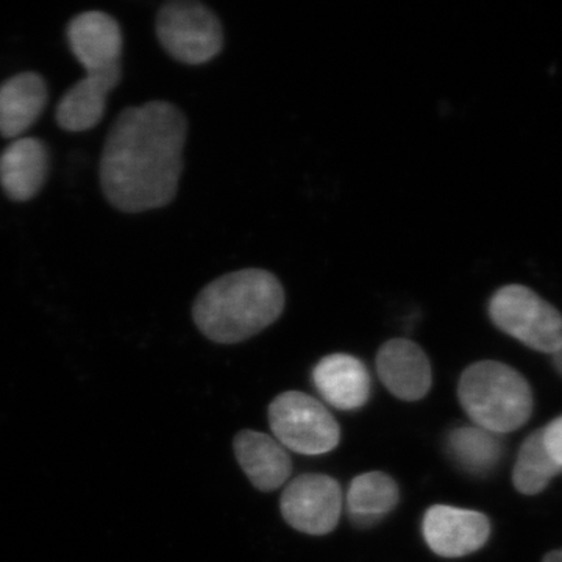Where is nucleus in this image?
<instances>
[{"mask_svg":"<svg viewBox=\"0 0 562 562\" xmlns=\"http://www.w3.org/2000/svg\"><path fill=\"white\" fill-rule=\"evenodd\" d=\"M492 324L528 349L553 355L562 344V314L524 284H506L492 294Z\"/></svg>","mask_w":562,"mask_h":562,"instance_id":"nucleus-4","label":"nucleus"},{"mask_svg":"<svg viewBox=\"0 0 562 562\" xmlns=\"http://www.w3.org/2000/svg\"><path fill=\"white\" fill-rule=\"evenodd\" d=\"M562 468L550 457L543 443L542 428L525 438L513 469V484L524 495H538L561 475Z\"/></svg>","mask_w":562,"mask_h":562,"instance_id":"nucleus-18","label":"nucleus"},{"mask_svg":"<svg viewBox=\"0 0 562 562\" xmlns=\"http://www.w3.org/2000/svg\"><path fill=\"white\" fill-rule=\"evenodd\" d=\"M447 450L462 471L471 475H486L501 462L503 442L494 432L483 430L476 425H465L450 431Z\"/></svg>","mask_w":562,"mask_h":562,"instance_id":"nucleus-17","label":"nucleus"},{"mask_svg":"<svg viewBox=\"0 0 562 562\" xmlns=\"http://www.w3.org/2000/svg\"><path fill=\"white\" fill-rule=\"evenodd\" d=\"M188 124L169 102L122 111L106 135L101 184L106 201L124 213L168 205L179 190Z\"/></svg>","mask_w":562,"mask_h":562,"instance_id":"nucleus-1","label":"nucleus"},{"mask_svg":"<svg viewBox=\"0 0 562 562\" xmlns=\"http://www.w3.org/2000/svg\"><path fill=\"white\" fill-rule=\"evenodd\" d=\"M49 172V151L36 138H20L0 155V187L14 202L32 201Z\"/></svg>","mask_w":562,"mask_h":562,"instance_id":"nucleus-14","label":"nucleus"},{"mask_svg":"<svg viewBox=\"0 0 562 562\" xmlns=\"http://www.w3.org/2000/svg\"><path fill=\"white\" fill-rule=\"evenodd\" d=\"M69 49L87 74L121 65L122 32L120 24L103 11H85L66 29Z\"/></svg>","mask_w":562,"mask_h":562,"instance_id":"nucleus-10","label":"nucleus"},{"mask_svg":"<svg viewBox=\"0 0 562 562\" xmlns=\"http://www.w3.org/2000/svg\"><path fill=\"white\" fill-rule=\"evenodd\" d=\"M269 425L277 441L295 453H328L341 441V428L331 413L312 395L299 391L273 398Z\"/></svg>","mask_w":562,"mask_h":562,"instance_id":"nucleus-5","label":"nucleus"},{"mask_svg":"<svg viewBox=\"0 0 562 562\" xmlns=\"http://www.w3.org/2000/svg\"><path fill=\"white\" fill-rule=\"evenodd\" d=\"M425 542L442 558H462L479 552L491 536V522L483 513L457 506L435 505L422 522Z\"/></svg>","mask_w":562,"mask_h":562,"instance_id":"nucleus-8","label":"nucleus"},{"mask_svg":"<svg viewBox=\"0 0 562 562\" xmlns=\"http://www.w3.org/2000/svg\"><path fill=\"white\" fill-rule=\"evenodd\" d=\"M157 36L172 58L187 65L213 60L224 46L222 25L198 2H169L157 16Z\"/></svg>","mask_w":562,"mask_h":562,"instance_id":"nucleus-6","label":"nucleus"},{"mask_svg":"<svg viewBox=\"0 0 562 562\" xmlns=\"http://www.w3.org/2000/svg\"><path fill=\"white\" fill-rule=\"evenodd\" d=\"M313 383L324 401L341 412L360 409L371 397V373L349 353L322 358L314 368Z\"/></svg>","mask_w":562,"mask_h":562,"instance_id":"nucleus-12","label":"nucleus"},{"mask_svg":"<svg viewBox=\"0 0 562 562\" xmlns=\"http://www.w3.org/2000/svg\"><path fill=\"white\" fill-rule=\"evenodd\" d=\"M401 502V491L392 476L368 472L355 476L347 492V512L355 527L371 528Z\"/></svg>","mask_w":562,"mask_h":562,"instance_id":"nucleus-16","label":"nucleus"},{"mask_svg":"<svg viewBox=\"0 0 562 562\" xmlns=\"http://www.w3.org/2000/svg\"><path fill=\"white\" fill-rule=\"evenodd\" d=\"M553 368L557 369V372L562 376V344L560 349L554 351L552 355Z\"/></svg>","mask_w":562,"mask_h":562,"instance_id":"nucleus-20","label":"nucleus"},{"mask_svg":"<svg viewBox=\"0 0 562 562\" xmlns=\"http://www.w3.org/2000/svg\"><path fill=\"white\" fill-rule=\"evenodd\" d=\"M47 85L36 72H22L0 85V135L20 139L46 109Z\"/></svg>","mask_w":562,"mask_h":562,"instance_id":"nucleus-15","label":"nucleus"},{"mask_svg":"<svg viewBox=\"0 0 562 562\" xmlns=\"http://www.w3.org/2000/svg\"><path fill=\"white\" fill-rule=\"evenodd\" d=\"M543 443L550 457L562 468V416L557 417L542 428Z\"/></svg>","mask_w":562,"mask_h":562,"instance_id":"nucleus-19","label":"nucleus"},{"mask_svg":"<svg viewBox=\"0 0 562 562\" xmlns=\"http://www.w3.org/2000/svg\"><path fill=\"white\" fill-rule=\"evenodd\" d=\"M122 79V65L90 72L66 91L58 102L55 117L66 132L91 131L102 121L106 98Z\"/></svg>","mask_w":562,"mask_h":562,"instance_id":"nucleus-11","label":"nucleus"},{"mask_svg":"<svg viewBox=\"0 0 562 562\" xmlns=\"http://www.w3.org/2000/svg\"><path fill=\"white\" fill-rule=\"evenodd\" d=\"M458 398L473 424L506 435L530 420L535 397L522 373L501 361H479L462 372Z\"/></svg>","mask_w":562,"mask_h":562,"instance_id":"nucleus-3","label":"nucleus"},{"mask_svg":"<svg viewBox=\"0 0 562 562\" xmlns=\"http://www.w3.org/2000/svg\"><path fill=\"white\" fill-rule=\"evenodd\" d=\"M280 509L294 530L312 536L328 535L341 517V486L331 476L305 473L288 484L281 494Z\"/></svg>","mask_w":562,"mask_h":562,"instance_id":"nucleus-7","label":"nucleus"},{"mask_svg":"<svg viewBox=\"0 0 562 562\" xmlns=\"http://www.w3.org/2000/svg\"><path fill=\"white\" fill-rule=\"evenodd\" d=\"M542 562H562V547L561 549L553 550L543 557Z\"/></svg>","mask_w":562,"mask_h":562,"instance_id":"nucleus-21","label":"nucleus"},{"mask_svg":"<svg viewBox=\"0 0 562 562\" xmlns=\"http://www.w3.org/2000/svg\"><path fill=\"white\" fill-rule=\"evenodd\" d=\"M284 291L273 273L244 269L203 288L192 306L199 330L217 344L246 341L279 319Z\"/></svg>","mask_w":562,"mask_h":562,"instance_id":"nucleus-2","label":"nucleus"},{"mask_svg":"<svg viewBox=\"0 0 562 562\" xmlns=\"http://www.w3.org/2000/svg\"><path fill=\"white\" fill-rule=\"evenodd\" d=\"M376 372L394 397L422 401L431 390L432 372L427 353L409 339H391L376 353Z\"/></svg>","mask_w":562,"mask_h":562,"instance_id":"nucleus-9","label":"nucleus"},{"mask_svg":"<svg viewBox=\"0 0 562 562\" xmlns=\"http://www.w3.org/2000/svg\"><path fill=\"white\" fill-rule=\"evenodd\" d=\"M236 460L258 491L279 490L288 482L292 462L286 449L272 436L243 430L233 441Z\"/></svg>","mask_w":562,"mask_h":562,"instance_id":"nucleus-13","label":"nucleus"}]
</instances>
